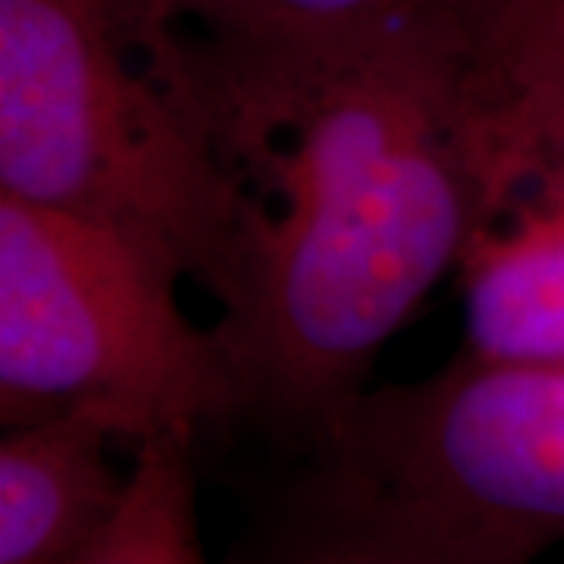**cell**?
I'll list each match as a JSON object with an SVG mask.
<instances>
[{"instance_id": "obj_1", "label": "cell", "mask_w": 564, "mask_h": 564, "mask_svg": "<svg viewBox=\"0 0 564 564\" xmlns=\"http://www.w3.org/2000/svg\"><path fill=\"white\" fill-rule=\"evenodd\" d=\"M185 44L251 202L242 289L214 329L245 426L302 458L489 214L462 0L329 44Z\"/></svg>"}, {"instance_id": "obj_2", "label": "cell", "mask_w": 564, "mask_h": 564, "mask_svg": "<svg viewBox=\"0 0 564 564\" xmlns=\"http://www.w3.org/2000/svg\"><path fill=\"white\" fill-rule=\"evenodd\" d=\"M0 192L117 229L239 299L251 202L154 0H0Z\"/></svg>"}, {"instance_id": "obj_3", "label": "cell", "mask_w": 564, "mask_h": 564, "mask_svg": "<svg viewBox=\"0 0 564 564\" xmlns=\"http://www.w3.org/2000/svg\"><path fill=\"white\" fill-rule=\"evenodd\" d=\"M176 267L73 214L0 192V421L91 414L122 443L245 426L217 329L182 314Z\"/></svg>"}, {"instance_id": "obj_4", "label": "cell", "mask_w": 564, "mask_h": 564, "mask_svg": "<svg viewBox=\"0 0 564 564\" xmlns=\"http://www.w3.org/2000/svg\"><path fill=\"white\" fill-rule=\"evenodd\" d=\"M511 564L564 543V367L462 351L364 389L314 452Z\"/></svg>"}, {"instance_id": "obj_5", "label": "cell", "mask_w": 564, "mask_h": 564, "mask_svg": "<svg viewBox=\"0 0 564 564\" xmlns=\"http://www.w3.org/2000/svg\"><path fill=\"white\" fill-rule=\"evenodd\" d=\"M458 270L464 351L564 367V141L496 176Z\"/></svg>"}, {"instance_id": "obj_6", "label": "cell", "mask_w": 564, "mask_h": 564, "mask_svg": "<svg viewBox=\"0 0 564 564\" xmlns=\"http://www.w3.org/2000/svg\"><path fill=\"white\" fill-rule=\"evenodd\" d=\"M226 564H511L458 540L343 464L302 455L254 489Z\"/></svg>"}, {"instance_id": "obj_7", "label": "cell", "mask_w": 564, "mask_h": 564, "mask_svg": "<svg viewBox=\"0 0 564 564\" xmlns=\"http://www.w3.org/2000/svg\"><path fill=\"white\" fill-rule=\"evenodd\" d=\"M122 443L91 414H54L3 426L0 564H79L107 533L129 492L110 458Z\"/></svg>"}, {"instance_id": "obj_8", "label": "cell", "mask_w": 564, "mask_h": 564, "mask_svg": "<svg viewBox=\"0 0 564 564\" xmlns=\"http://www.w3.org/2000/svg\"><path fill=\"white\" fill-rule=\"evenodd\" d=\"M486 185L564 141V0H462Z\"/></svg>"}, {"instance_id": "obj_9", "label": "cell", "mask_w": 564, "mask_h": 564, "mask_svg": "<svg viewBox=\"0 0 564 564\" xmlns=\"http://www.w3.org/2000/svg\"><path fill=\"white\" fill-rule=\"evenodd\" d=\"M195 452L180 440L141 443L120 514L79 564H207Z\"/></svg>"}, {"instance_id": "obj_10", "label": "cell", "mask_w": 564, "mask_h": 564, "mask_svg": "<svg viewBox=\"0 0 564 564\" xmlns=\"http://www.w3.org/2000/svg\"><path fill=\"white\" fill-rule=\"evenodd\" d=\"M173 22L242 47H304L377 32L430 0H154Z\"/></svg>"}]
</instances>
